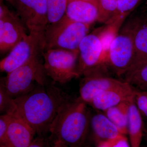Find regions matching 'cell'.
I'll return each instance as SVG.
<instances>
[{"mask_svg":"<svg viewBox=\"0 0 147 147\" xmlns=\"http://www.w3.org/2000/svg\"><path fill=\"white\" fill-rule=\"evenodd\" d=\"M70 98L53 84H37L31 91L14 98L11 115L23 120L38 136L47 137L59 110Z\"/></svg>","mask_w":147,"mask_h":147,"instance_id":"1","label":"cell"},{"mask_svg":"<svg viewBox=\"0 0 147 147\" xmlns=\"http://www.w3.org/2000/svg\"><path fill=\"white\" fill-rule=\"evenodd\" d=\"M90 26L72 21L65 15L57 22L47 24L44 31L45 51L50 49L79 50V45L88 34Z\"/></svg>","mask_w":147,"mask_h":147,"instance_id":"4","label":"cell"},{"mask_svg":"<svg viewBox=\"0 0 147 147\" xmlns=\"http://www.w3.org/2000/svg\"><path fill=\"white\" fill-rule=\"evenodd\" d=\"M134 90V87L125 82L122 86L96 94L89 105L97 111L103 112L121 102L133 99Z\"/></svg>","mask_w":147,"mask_h":147,"instance_id":"12","label":"cell"},{"mask_svg":"<svg viewBox=\"0 0 147 147\" xmlns=\"http://www.w3.org/2000/svg\"><path fill=\"white\" fill-rule=\"evenodd\" d=\"M134 101L142 117H147V90L134 88Z\"/></svg>","mask_w":147,"mask_h":147,"instance_id":"24","label":"cell"},{"mask_svg":"<svg viewBox=\"0 0 147 147\" xmlns=\"http://www.w3.org/2000/svg\"><path fill=\"white\" fill-rule=\"evenodd\" d=\"M79 50L62 49L45 50L43 54L45 72L53 82L65 84L79 78L77 72Z\"/></svg>","mask_w":147,"mask_h":147,"instance_id":"7","label":"cell"},{"mask_svg":"<svg viewBox=\"0 0 147 147\" xmlns=\"http://www.w3.org/2000/svg\"><path fill=\"white\" fill-rule=\"evenodd\" d=\"M10 115L8 129L4 141L0 147H28L36 132L23 120Z\"/></svg>","mask_w":147,"mask_h":147,"instance_id":"13","label":"cell"},{"mask_svg":"<svg viewBox=\"0 0 147 147\" xmlns=\"http://www.w3.org/2000/svg\"><path fill=\"white\" fill-rule=\"evenodd\" d=\"M142 6L138 7L127 17L133 29L134 57L133 63L126 73L147 63V1Z\"/></svg>","mask_w":147,"mask_h":147,"instance_id":"11","label":"cell"},{"mask_svg":"<svg viewBox=\"0 0 147 147\" xmlns=\"http://www.w3.org/2000/svg\"><path fill=\"white\" fill-rule=\"evenodd\" d=\"M145 126L143 117L135 105L134 97L129 105L127 126V134L130 147H141Z\"/></svg>","mask_w":147,"mask_h":147,"instance_id":"17","label":"cell"},{"mask_svg":"<svg viewBox=\"0 0 147 147\" xmlns=\"http://www.w3.org/2000/svg\"><path fill=\"white\" fill-rule=\"evenodd\" d=\"M45 50L44 32H29L0 62V69L7 74L43 55Z\"/></svg>","mask_w":147,"mask_h":147,"instance_id":"8","label":"cell"},{"mask_svg":"<svg viewBox=\"0 0 147 147\" xmlns=\"http://www.w3.org/2000/svg\"><path fill=\"white\" fill-rule=\"evenodd\" d=\"M90 131L96 145L101 142L113 141L124 135L104 113L100 111L91 114Z\"/></svg>","mask_w":147,"mask_h":147,"instance_id":"15","label":"cell"},{"mask_svg":"<svg viewBox=\"0 0 147 147\" xmlns=\"http://www.w3.org/2000/svg\"><path fill=\"white\" fill-rule=\"evenodd\" d=\"M114 140L112 141H108V142H101L96 145V147H113V141Z\"/></svg>","mask_w":147,"mask_h":147,"instance_id":"28","label":"cell"},{"mask_svg":"<svg viewBox=\"0 0 147 147\" xmlns=\"http://www.w3.org/2000/svg\"><path fill=\"white\" fill-rule=\"evenodd\" d=\"M147 147V146H144V147Z\"/></svg>","mask_w":147,"mask_h":147,"instance_id":"32","label":"cell"},{"mask_svg":"<svg viewBox=\"0 0 147 147\" xmlns=\"http://www.w3.org/2000/svg\"><path fill=\"white\" fill-rule=\"evenodd\" d=\"M80 98H70L61 106L50 128L52 144L83 147L89 132L91 113Z\"/></svg>","mask_w":147,"mask_h":147,"instance_id":"2","label":"cell"},{"mask_svg":"<svg viewBox=\"0 0 147 147\" xmlns=\"http://www.w3.org/2000/svg\"><path fill=\"white\" fill-rule=\"evenodd\" d=\"M77 65L79 77L104 75L100 71L108 67L107 53L104 48L99 29L87 35L79 47Z\"/></svg>","mask_w":147,"mask_h":147,"instance_id":"6","label":"cell"},{"mask_svg":"<svg viewBox=\"0 0 147 147\" xmlns=\"http://www.w3.org/2000/svg\"><path fill=\"white\" fill-rule=\"evenodd\" d=\"M28 147H53L49 139L47 137L38 136L35 138Z\"/></svg>","mask_w":147,"mask_h":147,"instance_id":"26","label":"cell"},{"mask_svg":"<svg viewBox=\"0 0 147 147\" xmlns=\"http://www.w3.org/2000/svg\"><path fill=\"white\" fill-rule=\"evenodd\" d=\"M12 6L29 32H44L48 24L47 0H5Z\"/></svg>","mask_w":147,"mask_h":147,"instance_id":"10","label":"cell"},{"mask_svg":"<svg viewBox=\"0 0 147 147\" xmlns=\"http://www.w3.org/2000/svg\"><path fill=\"white\" fill-rule=\"evenodd\" d=\"M69 0H47L48 24L57 22L65 14Z\"/></svg>","mask_w":147,"mask_h":147,"instance_id":"21","label":"cell"},{"mask_svg":"<svg viewBox=\"0 0 147 147\" xmlns=\"http://www.w3.org/2000/svg\"><path fill=\"white\" fill-rule=\"evenodd\" d=\"M125 82L105 75H90L83 76L80 84L79 97L89 105L96 94L122 86Z\"/></svg>","mask_w":147,"mask_h":147,"instance_id":"14","label":"cell"},{"mask_svg":"<svg viewBox=\"0 0 147 147\" xmlns=\"http://www.w3.org/2000/svg\"><path fill=\"white\" fill-rule=\"evenodd\" d=\"M65 15L72 21L91 26L97 21L98 5L85 1H69Z\"/></svg>","mask_w":147,"mask_h":147,"instance_id":"16","label":"cell"},{"mask_svg":"<svg viewBox=\"0 0 147 147\" xmlns=\"http://www.w3.org/2000/svg\"><path fill=\"white\" fill-rule=\"evenodd\" d=\"M14 109V98L9 94L0 79V113L1 115L11 114Z\"/></svg>","mask_w":147,"mask_h":147,"instance_id":"23","label":"cell"},{"mask_svg":"<svg viewBox=\"0 0 147 147\" xmlns=\"http://www.w3.org/2000/svg\"><path fill=\"white\" fill-rule=\"evenodd\" d=\"M53 147H69L65 146H61V145H53Z\"/></svg>","mask_w":147,"mask_h":147,"instance_id":"31","label":"cell"},{"mask_svg":"<svg viewBox=\"0 0 147 147\" xmlns=\"http://www.w3.org/2000/svg\"><path fill=\"white\" fill-rule=\"evenodd\" d=\"M125 82L131 86L142 90H147V63L134 71L124 75Z\"/></svg>","mask_w":147,"mask_h":147,"instance_id":"20","label":"cell"},{"mask_svg":"<svg viewBox=\"0 0 147 147\" xmlns=\"http://www.w3.org/2000/svg\"><path fill=\"white\" fill-rule=\"evenodd\" d=\"M10 119V114H3L0 116V144L5 139Z\"/></svg>","mask_w":147,"mask_h":147,"instance_id":"25","label":"cell"},{"mask_svg":"<svg viewBox=\"0 0 147 147\" xmlns=\"http://www.w3.org/2000/svg\"><path fill=\"white\" fill-rule=\"evenodd\" d=\"M69 1H71V0H69ZM78 1H85L90 2H92L94 3L97 4L98 5V0H78Z\"/></svg>","mask_w":147,"mask_h":147,"instance_id":"30","label":"cell"},{"mask_svg":"<svg viewBox=\"0 0 147 147\" xmlns=\"http://www.w3.org/2000/svg\"><path fill=\"white\" fill-rule=\"evenodd\" d=\"M49 78L43 66L42 55L7 74L1 80L9 95L15 98L31 91L37 84H49Z\"/></svg>","mask_w":147,"mask_h":147,"instance_id":"3","label":"cell"},{"mask_svg":"<svg viewBox=\"0 0 147 147\" xmlns=\"http://www.w3.org/2000/svg\"><path fill=\"white\" fill-rule=\"evenodd\" d=\"M113 147H131L128 139L123 135L113 141Z\"/></svg>","mask_w":147,"mask_h":147,"instance_id":"27","label":"cell"},{"mask_svg":"<svg viewBox=\"0 0 147 147\" xmlns=\"http://www.w3.org/2000/svg\"><path fill=\"white\" fill-rule=\"evenodd\" d=\"M134 57L133 29L126 18L110 43L107 53V66L117 76H124L132 65Z\"/></svg>","mask_w":147,"mask_h":147,"instance_id":"5","label":"cell"},{"mask_svg":"<svg viewBox=\"0 0 147 147\" xmlns=\"http://www.w3.org/2000/svg\"><path fill=\"white\" fill-rule=\"evenodd\" d=\"M144 137L145 140L147 144V125L146 126H145L144 131Z\"/></svg>","mask_w":147,"mask_h":147,"instance_id":"29","label":"cell"},{"mask_svg":"<svg viewBox=\"0 0 147 147\" xmlns=\"http://www.w3.org/2000/svg\"><path fill=\"white\" fill-rule=\"evenodd\" d=\"M146 0H118L115 13L106 25L118 24L121 26L129 14Z\"/></svg>","mask_w":147,"mask_h":147,"instance_id":"19","label":"cell"},{"mask_svg":"<svg viewBox=\"0 0 147 147\" xmlns=\"http://www.w3.org/2000/svg\"><path fill=\"white\" fill-rule=\"evenodd\" d=\"M118 0H98V22L106 24L115 13Z\"/></svg>","mask_w":147,"mask_h":147,"instance_id":"22","label":"cell"},{"mask_svg":"<svg viewBox=\"0 0 147 147\" xmlns=\"http://www.w3.org/2000/svg\"><path fill=\"white\" fill-rule=\"evenodd\" d=\"M133 99L121 102L102 112L124 135L127 134L129 105Z\"/></svg>","mask_w":147,"mask_h":147,"instance_id":"18","label":"cell"},{"mask_svg":"<svg viewBox=\"0 0 147 147\" xmlns=\"http://www.w3.org/2000/svg\"><path fill=\"white\" fill-rule=\"evenodd\" d=\"M28 30L16 12L0 0V52L8 53L28 35Z\"/></svg>","mask_w":147,"mask_h":147,"instance_id":"9","label":"cell"}]
</instances>
